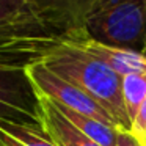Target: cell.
Segmentation results:
<instances>
[{
  "label": "cell",
  "mask_w": 146,
  "mask_h": 146,
  "mask_svg": "<svg viewBox=\"0 0 146 146\" xmlns=\"http://www.w3.org/2000/svg\"><path fill=\"white\" fill-rule=\"evenodd\" d=\"M39 61L58 77L76 85L94 99L115 119L119 130H132V121L127 115L123 98L121 76L105 63L72 46L66 36Z\"/></svg>",
  "instance_id": "cell-1"
},
{
  "label": "cell",
  "mask_w": 146,
  "mask_h": 146,
  "mask_svg": "<svg viewBox=\"0 0 146 146\" xmlns=\"http://www.w3.org/2000/svg\"><path fill=\"white\" fill-rule=\"evenodd\" d=\"M85 32L105 46L146 55V0H94Z\"/></svg>",
  "instance_id": "cell-2"
},
{
  "label": "cell",
  "mask_w": 146,
  "mask_h": 146,
  "mask_svg": "<svg viewBox=\"0 0 146 146\" xmlns=\"http://www.w3.org/2000/svg\"><path fill=\"white\" fill-rule=\"evenodd\" d=\"M27 79L35 91L36 98H47L50 101L61 104L71 110L82 113L85 116L94 118L101 123L118 129L115 119L86 93H83L76 85L66 82L64 79L54 74L49 68L42 64V61L36 60L24 66Z\"/></svg>",
  "instance_id": "cell-3"
},
{
  "label": "cell",
  "mask_w": 146,
  "mask_h": 146,
  "mask_svg": "<svg viewBox=\"0 0 146 146\" xmlns=\"http://www.w3.org/2000/svg\"><path fill=\"white\" fill-rule=\"evenodd\" d=\"M0 119L42 126L38 98L22 66L0 64Z\"/></svg>",
  "instance_id": "cell-4"
},
{
  "label": "cell",
  "mask_w": 146,
  "mask_h": 146,
  "mask_svg": "<svg viewBox=\"0 0 146 146\" xmlns=\"http://www.w3.org/2000/svg\"><path fill=\"white\" fill-rule=\"evenodd\" d=\"M66 39L72 46L101 60L121 77L129 74L146 72V55L143 54L105 46L90 38L83 30H69L66 33Z\"/></svg>",
  "instance_id": "cell-5"
},
{
  "label": "cell",
  "mask_w": 146,
  "mask_h": 146,
  "mask_svg": "<svg viewBox=\"0 0 146 146\" xmlns=\"http://www.w3.org/2000/svg\"><path fill=\"white\" fill-rule=\"evenodd\" d=\"M38 102L42 126L57 146H101L88 138L72 123H69L57 108L54 101L47 98H38Z\"/></svg>",
  "instance_id": "cell-6"
},
{
  "label": "cell",
  "mask_w": 146,
  "mask_h": 146,
  "mask_svg": "<svg viewBox=\"0 0 146 146\" xmlns=\"http://www.w3.org/2000/svg\"><path fill=\"white\" fill-rule=\"evenodd\" d=\"M57 108L63 113V116L66 118L69 123H72L74 126L79 130H82L88 138H91L93 141H96L101 146H116L118 143V132L119 129H115L111 126H107V124L101 123V121L94 119V118L85 116L82 113H77V111L71 110V108L64 107L61 104H57Z\"/></svg>",
  "instance_id": "cell-7"
},
{
  "label": "cell",
  "mask_w": 146,
  "mask_h": 146,
  "mask_svg": "<svg viewBox=\"0 0 146 146\" xmlns=\"http://www.w3.org/2000/svg\"><path fill=\"white\" fill-rule=\"evenodd\" d=\"M0 132L16 138L25 146H57L50 135L46 132L44 126L38 124H21L0 119Z\"/></svg>",
  "instance_id": "cell-8"
},
{
  "label": "cell",
  "mask_w": 146,
  "mask_h": 146,
  "mask_svg": "<svg viewBox=\"0 0 146 146\" xmlns=\"http://www.w3.org/2000/svg\"><path fill=\"white\" fill-rule=\"evenodd\" d=\"M121 88H123V98L127 115L133 123L140 107L146 101V72L129 74V76L121 77Z\"/></svg>",
  "instance_id": "cell-9"
},
{
  "label": "cell",
  "mask_w": 146,
  "mask_h": 146,
  "mask_svg": "<svg viewBox=\"0 0 146 146\" xmlns=\"http://www.w3.org/2000/svg\"><path fill=\"white\" fill-rule=\"evenodd\" d=\"M130 132L140 140V141H145V135H146V101L143 102V105L140 107L138 113H137L135 119L132 123V130ZM145 145V143H143Z\"/></svg>",
  "instance_id": "cell-10"
},
{
  "label": "cell",
  "mask_w": 146,
  "mask_h": 146,
  "mask_svg": "<svg viewBox=\"0 0 146 146\" xmlns=\"http://www.w3.org/2000/svg\"><path fill=\"white\" fill-rule=\"evenodd\" d=\"M116 146H145L132 132H126V130H119L118 132V143Z\"/></svg>",
  "instance_id": "cell-11"
},
{
  "label": "cell",
  "mask_w": 146,
  "mask_h": 146,
  "mask_svg": "<svg viewBox=\"0 0 146 146\" xmlns=\"http://www.w3.org/2000/svg\"><path fill=\"white\" fill-rule=\"evenodd\" d=\"M143 143H145V146H146V135H145V141H143Z\"/></svg>",
  "instance_id": "cell-12"
},
{
  "label": "cell",
  "mask_w": 146,
  "mask_h": 146,
  "mask_svg": "<svg viewBox=\"0 0 146 146\" xmlns=\"http://www.w3.org/2000/svg\"><path fill=\"white\" fill-rule=\"evenodd\" d=\"M0 146H2V145H0Z\"/></svg>",
  "instance_id": "cell-13"
}]
</instances>
